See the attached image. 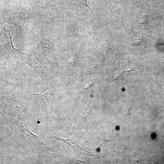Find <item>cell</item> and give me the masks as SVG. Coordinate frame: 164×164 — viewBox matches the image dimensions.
Masks as SVG:
<instances>
[{
  "mask_svg": "<svg viewBox=\"0 0 164 164\" xmlns=\"http://www.w3.org/2000/svg\"><path fill=\"white\" fill-rule=\"evenodd\" d=\"M149 19V10L147 8L145 7L138 13L135 20L136 27L140 29H146L148 26Z\"/></svg>",
  "mask_w": 164,
  "mask_h": 164,
  "instance_id": "7",
  "label": "cell"
},
{
  "mask_svg": "<svg viewBox=\"0 0 164 164\" xmlns=\"http://www.w3.org/2000/svg\"><path fill=\"white\" fill-rule=\"evenodd\" d=\"M93 138L99 145L103 147V149L107 150H109L112 148L111 143L112 140L103 139L98 136L97 135L93 136Z\"/></svg>",
  "mask_w": 164,
  "mask_h": 164,
  "instance_id": "10",
  "label": "cell"
},
{
  "mask_svg": "<svg viewBox=\"0 0 164 164\" xmlns=\"http://www.w3.org/2000/svg\"><path fill=\"white\" fill-rule=\"evenodd\" d=\"M27 4H37L43 3H46L51 0H26Z\"/></svg>",
  "mask_w": 164,
  "mask_h": 164,
  "instance_id": "16",
  "label": "cell"
},
{
  "mask_svg": "<svg viewBox=\"0 0 164 164\" xmlns=\"http://www.w3.org/2000/svg\"><path fill=\"white\" fill-rule=\"evenodd\" d=\"M93 51L98 60L101 62H103V57L102 50L99 43L97 42L94 46Z\"/></svg>",
  "mask_w": 164,
  "mask_h": 164,
  "instance_id": "15",
  "label": "cell"
},
{
  "mask_svg": "<svg viewBox=\"0 0 164 164\" xmlns=\"http://www.w3.org/2000/svg\"><path fill=\"white\" fill-rule=\"evenodd\" d=\"M97 97L91 98L87 104L82 116L83 120L85 121L90 114L97 106Z\"/></svg>",
  "mask_w": 164,
  "mask_h": 164,
  "instance_id": "9",
  "label": "cell"
},
{
  "mask_svg": "<svg viewBox=\"0 0 164 164\" xmlns=\"http://www.w3.org/2000/svg\"><path fill=\"white\" fill-rule=\"evenodd\" d=\"M64 82L63 79H59L52 87L42 93L36 94L29 92L32 97L33 103L37 107L39 111H46V99L52 94L56 89L61 86Z\"/></svg>",
  "mask_w": 164,
  "mask_h": 164,
  "instance_id": "4",
  "label": "cell"
},
{
  "mask_svg": "<svg viewBox=\"0 0 164 164\" xmlns=\"http://www.w3.org/2000/svg\"><path fill=\"white\" fill-rule=\"evenodd\" d=\"M100 35L101 43L103 48L112 55L113 50L111 40L112 36L110 33L108 31L103 29L101 31Z\"/></svg>",
  "mask_w": 164,
  "mask_h": 164,
  "instance_id": "8",
  "label": "cell"
},
{
  "mask_svg": "<svg viewBox=\"0 0 164 164\" xmlns=\"http://www.w3.org/2000/svg\"><path fill=\"white\" fill-rule=\"evenodd\" d=\"M24 62L30 67L32 72L49 78L57 74V72L46 65L36 56L26 53Z\"/></svg>",
  "mask_w": 164,
  "mask_h": 164,
  "instance_id": "2",
  "label": "cell"
},
{
  "mask_svg": "<svg viewBox=\"0 0 164 164\" xmlns=\"http://www.w3.org/2000/svg\"><path fill=\"white\" fill-rule=\"evenodd\" d=\"M132 41L133 45H140L145 43L146 37L143 33H138L134 36Z\"/></svg>",
  "mask_w": 164,
  "mask_h": 164,
  "instance_id": "14",
  "label": "cell"
},
{
  "mask_svg": "<svg viewBox=\"0 0 164 164\" xmlns=\"http://www.w3.org/2000/svg\"><path fill=\"white\" fill-rule=\"evenodd\" d=\"M1 4L7 6L20 7L27 4L26 0H0Z\"/></svg>",
  "mask_w": 164,
  "mask_h": 164,
  "instance_id": "11",
  "label": "cell"
},
{
  "mask_svg": "<svg viewBox=\"0 0 164 164\" xmlns=\"http://www.w3.org/2000/svg\"><path fill=\"white\" fill-rule=\"evenodd\" d=\"M96 67L93 65L87 64L84 65L80 71L79 75L81 76L92 73L96 70Z\"/></svg>",
  "mask_w": 164,
  "mask_h": 164,
  "instance_id": "13",
  "label": "cell"
},
{
  "mask_svg": "<svg viewBox=\"0 0 164 164\" xmlns=\"http://www.w3.org/2000/svg\"><path fill=\"white\" fill-rule=\"evenodd\" d=\"M74 136L72 138L68 139H64L60 138L53 136H51V138L60 140L66 143L72 149L75 153L79 155H85L90 157L92 156L95 157L93 153L88 152L82 148L77 142Z\"/></svg>",
  "mask_w": 164,
  "mask_h": 164,
  "instance_id": "6",
  "label": "cell"
},
{
  "mask_svg": "<svg viewBox=\"0 0 164 164\" xmlns=\"http://www.w3.org/2000/svg\"><path fill=\"white\" fill-rule=\"evenodd\" d=\"M67 3L74 4L80 9H85L88 11L92 10V9L87 4V0H67Z\"/></svg>",
  "mask_w": 164,
  "mask_h": 164,
  "instance_id": "12",
  "label": "cell"
},
{
  "mask_svg": "<svg viewBox=\"0 0 164 164\" xmlns=\"http://www.w3.org/2000/svg\"><path fill=\"white\" fill-rule=\"evenodd\" d=\"M162 1L164 2V0H162Z\"/></svg>",
  "mask_w": 164,
  "mask_h": 164,
  "instance_id": "19",
  "label": "cell"
},
{
  "mask_svg": "<svg viewBox=\"0 0 164 164\" xmlns=\"http://www.w3.org/2000/svg\"><path fill=\"white\" fill-rule=\"evenodd\" d=\"M95 81L94 80H91L89 81L85 86L84 88L85 89H88L91 87L94 84Z\"/></svg>",
  "mask_w": 164,
  "mask_h": 164,
  "instance_id": "17",
  "label": "cell"
},
{
  "mask_svg": "<svg viewBox=\"0 0 164 164\" xmlns=\"http://www.w3.org/2000/svg\"><path fill=\"white\" fill-rule=\"evenodd\" d=\"M87 38L86 35L82 36L80 38L79 44L75 52L70 55L64 62L62 67V71H64L69 68L80 56L85 41Z\"/></svg>",
  "mask_w": 164,
  "mask_h": 164,
  "instance_id": "5",
  "label": "cell"
},
{
  "mask_svg": "<svg viewBox=\"0 0 164 164\" xmlns=\"http://www.w3.org/2000/svg\"><path fill=\"white\" fill-rule=\"evenodd\" d=\"M128 0H118L117 1V3L118 4H122L123 3Z\"/></svg>",
  "mask_w": 164,
  "mask_h": 164,
  "instance_id": "18",
  "label": "cell"
},
{
  "mask_svg": "<svg viewBox=\"0 0 164 164\" xmlns=\"http://www.w3.org/2000/svg\"><path fill=\"white\" fill-rule=\"evenodd\" d=\"M94 0L96 1H97V0Z\"/></svg>",
  "mask_w": 164,
  "mask_h": 164,
  "instance_id": "20",
  "label": "cell"
},
{
  "mask_svg": "<svg viewBox=\"0 0 164 164\" xmlns=\"http://www.w3.org/2000/svg\"><path fill=\"white\" fill-rule=\"evenodd\" d=\"M23 77L18 66L15 63H9L2 73L1 82L3 84H11L15 90L23 89Z\"/></svg>",
  "mask_w": 164,
  "mask_h": 164,
  "instance_id": "1",
  "label": "cell"
},
{
  "mask_svg": "<svg viewBox=\"0 0 164 164\" xmlns=\"http://www.w3.org/2000/svg\"><path fill=\"white\" fill-rule=\"evenodd\" d=\"M2 13L3 19L5 22L20 27L24 26L26 16V14L22 11L14 9L12 8L11 9L8 7L3 9Z\"/></svg>",
  "mask_w": 164,
  "mask_h": 164,
  "instance_id": "3",
  "label": "cell"
}]
</instances>
